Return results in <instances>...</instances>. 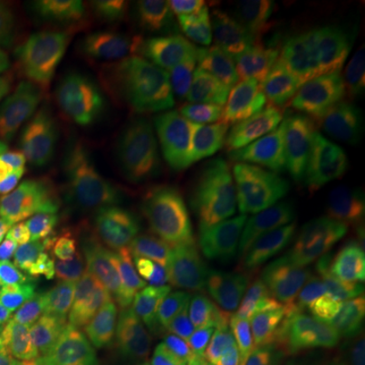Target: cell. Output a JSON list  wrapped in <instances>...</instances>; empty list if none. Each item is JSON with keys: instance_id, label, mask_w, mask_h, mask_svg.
Listing matches in <instances>:
<instances>
[{"instance_id": "1", "label": "cell", "mask_w": 365, "mask_h": 365, "mask_svg": "<svg viewBox=\"0 0 365 365\" xmlns=\"http://www.w3.org/2000/svg\"><path fill=\"white\" fill-rule=\"evenodd\" d=\"M211 163L235 195L278 227L349 211L337 146L280 112H262L211 136Z\"/></svg>"}, {"instance_id": "2", "label": "cell", "mask_w": 365, "mask_h": 365, "mask_svg": "<svg viewBox=\"0 0 365 365\" xmlns=\"http://www.w3.org/2000/svg\"><path fill=\"white\" fill-rule=\"evenodd\" d=\"M234 319L260 364L282 365L313 351L321 317L307 254L297 240L272 235L252 250L235 280Z\"/></svg>"}, {"instance_id": "3", "label": "cell", "mask_w": 365, "mask_h": 365, "mask_svg": "<svg viewBox=\"0 0 365 365\" xmlns=\"http://www.w3.org/2000/svg\"><path fill=\"white\" fill-rule=\"evenodd\" d=\"M140 71L124 61H81L61 69L33 98L43 146L83 179L104 163L126 116Z\"/></svg>"}, {"instance_id": "4", "label": "cell", "mask_w": 365, "mask_h": 365, "mask_svg": "<svg viewBox=\"0 0 365 365\" xmlns=\"http://www.w3.org/2000/svg\"><path fill=\"white\" fill-rule=\"evenodd\" d=\"M112 199L132 234L158 252L193 244L211 211L195 169L157 144H140L124 155L112 177Z\"/></svg>"}, {"instance_id": "5", "label": "cell", "mask_w": 365, "mask_h": 365, "mask_svg": "<svg viewBox=\"0 0 365 365\" xmlns=\"http://www.w3.org/2000/svg\"><path fill=\"white\" fill-rule=\"evenodd\" d=\"M114 280V246L102 222L93 213H83L43 264L41 299L57 325L71 333H88L108 313Z\"/></svg>"}, {"instance_id": "6", "label": "cell", "mask_w": 365, "mask_h": 365, "mask_svg": "<svg viewBox=\"0 0 365 365\" xmlns=\"http://www.w3.org/2000/svg\"><path fill=\"white\" fill-rule=\"evenodd\" d=\"M86 182L59 163H43L0 209V278H25L45 250L69 230Z\"/></svg>"}, {"instance_id": "7", "label": "cell", "mask_w": 365, "mask_h": 365, "mask_svg": "<svg viewBox=\"0 0 365 365\" xmlns=\"http://www.w3.org/2000/svg\"><path fill=\"white\" fill-rule=\"evenodd\" d=\"M287 79L250 67L205 61L173 69L158 88L163 106L191 120L234 122L278 108Z\"/></svg>"}, {"instance_id": "8", "label": "cell", "mask_w": 365, "mask_h": 365, "mask_svg": "<svg viewBox=\"0 0 365 365\" xmlns=\"http://www.w3.org/2000/svg\"><path fill=\"white\" fill-rule=\"evenodd\" d=\"M309 254L333 327L365 341V232L355 222L329 223L309 235Z\"/></svg>"}, {"instance_id": "9", "label": "cell", "mask_w": 365, "mask_h": 365, "mask_svg": "<svg viewBox=\"0 0 365 365\" xmlns=\"http://www.w3.org/2000/svg\"><path fill=\"white\" fill-rule=\"evenodd\" d=\"M126 337L134 365H220L195 341L173 292L157 280L136 290Z\"/></svg>"}, {"instance_id": "10", "label": "cell", "mask_w": 365, "mask_h": 365, "mask_svg": "<svg viewBox=\"0 0 365 365\" xmlns=\"http://www.w3.org/2000/svg\"><path fill=\"white\" fill-rule=\"evenodd\" d=\"M278 108L314 134L341 143L365 124V71L341 69L290 79Z\"/></svg>"}, {"instance_id": "11", "label": "cell", "mask_w": 365, "mask_h": 365, "mask_svg": "<svg viewBox=\"0 0 365 365\" xmlns=\"http://www.w3.org/2000/svg\"><path fill=\"white\" fill-rule=\"evenodd\" d=\"M63 14L79 39L120 51L150 49L170 31L160 0H76L66 2Z\"/></svg>"}, {"instance_id": "12", "label": "cell", "mask_w": 365, "mask_h": 365, "mask_svg": "<svg viewBox=\"0 0 365 365\" xmlns=\"http://www.w3.org/2000/svg\"><path fill=\"white\" fill-rule=\"evenodd\" d=\"M274 41L300 66H345L353 61L347 25L337 2L282 0L272 6Z\"/></svg>"}, {"instance_id": "13", "label": "cell", "mask_w": 365, "mask_h": 365, "mask_svg": "<svg viewBox=\"0 0 365 365\" xmlns=\"http://www.w3.org/2000/svg\"><path fill=\"white\" fill-rule=\"evenodd\" d=\"M182 13L199 39L234 45L248 37L258 9L246 0H193L182 4Z\"/></svg>"}, {"instance_id": "14", "label": "cell", "mask_w": 365, "mask_h": 365, "mask_svg": "<svg viewBox=\"0 0 365 365\" xmlns=\"http://www.w3.org/2000/svg\"><path fill=\"white\" fill-rule=\"evenodd\" d=\"M31 31L21 13L0 2V98L25 90L31 71Z\"/></svg>"}, {"instance_id": "15", "label": "cell", "mask_w": 365, "mask_h": 365, "mask_svg": "<svg viewBox=\"0 0 365 365\" xmlns=\"http://www.w3.org/2000/svg\"><path fill=\"white\" fill-rule=\"evenodd\" d=\"M0 321L13 327L25 341L49 337L51 313L41 302H13L0 311Z\"/></svg>"}, {"instance_id": "16", "label": "cell", "mask_w": 365, "mask_h": 365, "mask_svg": "<svg viewBox=\"0 0 365 365\" xmlns=\"http://www.w3.org/2000/svg\"><path fill=\"white\" fill-rule=\"evenodd\" d=\"M337 153L345 187L365 197V124L341 140Z\"/></svg>"}, {"instance_id": "17", "label": "cell", "mask_w": 365, "mask_h": 365, "mask_svg": "<svg viewBox=\"0 0 365 365\" xmlns=\"http://www.w3.org/2000/svg\"><path fill=\"white\" fill-rule=\"evenodd\" d=\"M23 177V155L16 150L0 153V203L11 195Z\"/></svg>"}, {"instance_id": "18", "label": "cell", "mask_w": 365, "mask_h": 365, "mask_svg": "<svg viewBox=\"0 0 365 365\" xmlns=\"http://www.w3.org/2000/svg\"><path fill=\"white\" fill-rule=\"evenodd\" d=\"M47 347H49V337L25 341L16 351L11 353L4 361H0V365H37L47 351Z\"/></svg>"}, {"instance_id": "19", "label": "cell", "mask_w": 365, "mask_h": 365, "mask_svg": "<svg viewBox=\"0 0 365 365\" xmlns=\"http://www.w3.org/2000/svg\"><path fill=\"white\" fill-rule=\"evenodd\" d=\"M343 23L355 29V33L365 31V0H341L337 2Z\"/></svg>"}, {"instance_id": "20", "label": "cell", "mask_w": 365, "mask_h": 365, "mask_svg": "<svg viewBox=\"0 0 365 365\" xmlns=\"http://www.w3.org/2000/svg\"><path fill=\"white\" fill-rule=\"evenodd\" d=\"M19 134V116L4 98H0V148L13 143Z\"/></svg>"}, {"instance_id": "21", "label": "cell", "mask_w": 365, "mask_h": 365, "mask_svg": "<svg viewBox=\"0 0 365 365\" xmlns=\"http://www.w3.org/2000/svg\"><path fill=\"white\" fill-rule=\"evenodd\" d=\"M25 339L21 337V333H16L13 327L0 321V361H4L13 351H16Z\"/></svg>"}, {"instance_id": "22", "label": "cell", "mask_w": 365, "mask_h": 365, "mask_svg": "<svg viewBox=\"0 0 365 365\" xmlns=\"http://www.w3.org/2000/svg\"><path fill=\"white\" fill-rule=\"evenodd\" d=\"M45 365H102L100 361L91 359V357H66V359H53Z\"/></svg>"}, {"instance_id": "23", "label": "cell", "mask_w": 365, "mask_h": 365, "mask_svg": "<svg viewBox=\"0 0 365 365\" xmlns=\"http://www.w3.org/2000/svg\"><path fill=\"white\" fill-rule=\"evenodd\" d=\"M14 302V290L11 284H6L2 278H0V311L4 309V307H9V304H13Z\"/></svg>"}, {"instance_id": "24", "label": "cell", "mask_w": 365, "mask_h": 365, "mask_svg": "<svg viewBox=\"0 0 365 365\" xmlns=\"http://www.w3.org/2000/svg\"><path fill=\"white\" fill-rule=\"evenodd\" d=\"M355 43H357V49H359V55L365 61V31H359L355 33Z\"/></svg>"}, {"instance_id": "25", "label": "cell", "mask_w": 365, "mask_h": 365, "mask_svg": "<svg viewBox=\"0 0 365 365\" xmlns=\"http://www.w3.org/2000/svg\"><path fill=\"white\" fill-rule=\"evenodd\" d=\"M357 225H359V227H361V230H364V232H365V213H364V215H361V217H359V222H357Z\"/></svg>"}]
</instances>
